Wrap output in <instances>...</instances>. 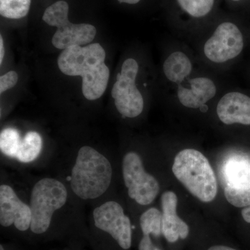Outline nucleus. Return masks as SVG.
I'll return each instance as SVG.
<instances>
[{
	"instance_id": "nucleus-1",
	"label": "nucleus",
	"mask_w": 250,
	"mask_h": 250,
	"mask_svg": "<svg viewBox=\"0 0 250 250\" xmlns=\"http://www.w3.org/2000/svg\"><path fill=\"white\" fill-rule=\"evenodd\" d=\"M106 52L99 43L63 49L58 58L59 68L68 76L82 77V93L88 100L101 98L107 87L109 69L104 63Z\"/></svg>"
},
{
	"instance_id": "nucleus-2",
	"label": "nucleus",
	"mask_w": 250,
	"mask_h": 250,
	"mask_svg": "<svg viewBox=\"0 0 250 250\" xmlns=\"http://www.w3.org/2000/svg\"><path fill=\"white\" fill-rule=\"evenodd\" d=\"M113 169L103 154L90 146L81 147L72 170L70 185L74 193L83 200L102 196L111 183Z\"/></svg>"
},
{
	"instance_id": "nucleus-3",
	"label": "nucleus",
	"mask_w": 250,
	"mask_h": 250,
	"mask_svg": "<svg viewBox=\"0 0 250 250\" xmlns=\"http://www.w3.org/2000/svg\"><path fill=\"white\" fill-rule=\"evenodd\" d=\"M172 172L186 188L200 201H213L218 192V184L209 161L194 149L181 151L174 158Z\"/></svg>"
},
{
	"instance_id": "nucleus-4",
	"label": "nucleus",
	"mask_w": 250,
	"mask_h": 250,
	"mask_svg": "<svg viewBox=\"0 0 250 250\" xmlns=\"http://www.w3.org/2000/svg\"><path fill=\"white\" fill-rule=\"evenodd\" d=\"M67 198V189L62 182L53 178L39 181L31 194V231L36 234L46 232L54 212L65 205Z\"/></svg>"
},
{
	"instance_id": "nucleus-5",
	"label": "nucleus",
	"mask_w": 250,
	"mask_h": 250,
	"mask_svg": "<svg viewBox=\"0 0 250 250\" xmlns=\"http://www.w3.org/2000/svg\"><path fill=\"white\" fill-rule=\"evenodd\" d=\"M68 12L66 1H58L47 7L42 16L44 22L57 28L52 39V44L57 49L87 45L96 35V29L91 24L70 22Z\"/></svg>"
},
{
	"instance_id": "nucleus-6",
	"label": "nucleus",
	"mask_w": 250,
	"mask_h": 250,
	"mask_svg": "<svg viewBox=\"0 0 250 250\" xmlns=\"http://www.w3.org/2000/svg\"><path fill=\"white\" fill-rule=\"evenodd\" d=\"M139 65L134 59L123 62L121 71L112 88V98L118 112L124 117L134 118L141 114L144 108V100L136 85Z\"/></svg>"
},
{
	"instance_id": "nucleus-7",
	"label": "nucleus",
	"mask_w": 250,
	"mask_h": 250,
	"mask_svg": "<svg viewBox=\"0 0 250 250\" xmlns=\"http://www.w3.org/2000/svg\"><path fill=\"white\" fill-rule=\"evenodd\" d=\"M220 174L229 203L238 208L250 206V159L229 156L223 163Z\"/></svg>"
},
{
	"instance_id": "nucleus-8",
	"label": "nucleus",
	"mask_w": 250,
	"mask_h": 250,
	"mask_svg": "<svg viewBox=\"0 0 250 250\" xmlns=\"http://www.w3.org/2000/svg\"><path fill=\"white\" fill-rule=\"evenodd\" d=\"M123 179L128 194L139 205H150L159 192L155 177L145 170L142 160L136 152L125 154L123 161Z\"/></svg>"
},
{
	"instance_id": "nucleus-9",
	"label": "nucleus",
	"mask_w": 250,
	"mask_h": 250,
	"mask_svg": "<svg viewBox=\"0 0 250 250\" xmlns=\"http://www.w3.org/2000/svg\"><path fill=\"white\" fill-rule=\"evenodd\" d=\"M243 47L244 39L239 28L232 22H225L206 41L203 52L207 60L222 64L236 59Z\"/></svg>"
},
{
	"instance_id": "nucleus-10",
	"label": "nucleus",
	"mask_w": 250,
	"mask_h": 250,
	"mask_svg": "<svg viewBox=\"0 0 250 250\" xmlns=\"http://www.w3.org/2000/svg\"><path fill=\"white\" fill-rule=\"evenodd\" d=\"M97 228L111 235L123 250H129L132 242L131 220L118 202L108 201L93 211Z\"/></svg>"
},
{
	"instance_id": "nucleus-11",
	"label": "nucleus",
	"mask_w": 250,
	"mask_h": 250,
	"mask_svg": "<svg viewBox=\"0 0 250 250\" xmlns=\"http://www.w3.org/2000/svg\"><path fill=\"white\" fill-rule=\"evenodd\" d=\"M31 210L30 206L21 201L14 189L10 186L0 187V224L4 228L14 225L21 231L30 229Z\"/></svg>"
},
{
	"instance_id": "nucleus-12",
	"label": "nucleus",
	"mask_w": 250,
	"mask_h": 250,
	"mask_svg": "<svg viewBox=\"0 0 250 250\" xmlns=\"http://www.w3.org/2000/svg\"><path fill=\"white\" fill-rule=\"evenodd\" d=\"M184 83H186L178 85L177 96L179 103L185 107L201 108L216 95V85L208 77H194Z\"/></svg>"
},
{
	"instance_id": "nucleus-13",
	"label": "nucleus",
	"mask_w": 250,
	"mask_h": 250,
	"mask_svg": "<svg viewBox=\"0 0 250 250\" xmlns=\"http://www.w3.org/2000/svg\"><path fill=\"white\" fill-rule=\"evenodd\" d=\"M216 113L225 125H250V98L240 92L225 94L217 104Z\"/></svg>"
},
{
	"instance_id": "nucleus-14",
	"label": "nucleus",
	"mask_w": 250,
	"mask_h": 250,
	"mask_svg": "<svg viewBox=\"0 0 250 250\" xmlns=\"http://www.w3.org/2000/svg\"><path fill=\"white\" fill-rule=\"evenodd\" d=\"M177 195L172 191L164 192L161 196L162 232L170 243H174L179 238L185 239L189 233L187 224L177 215Z\"/></svg>"
},
{
	"instance_id": "nucleus-15",
	"label": "nucleus",
	"mask_w": 250,
	"mask_h": 250,
	"mask_svg": "<svg viewBox=\"0 0 250 250\" xmlns=\"http://www.w3.org/2000/svg\"><path fill=\"white\" fill-rule=\"evenodd\" d=\"M193 69L192 61L182 51H175L166 58L163 65L166 78L171 83L180 85L190 77Z\"/></svg>"
},
{
	"instance_id": "nucleus-16",
	"label": "nucleus",
	"mask_w": 250,
	"mask_h": 250,
	"mask_svg": "<svg viewBox=\"0 0 250 250\" xmlns=\"http://www.w3.org/2000/svg\"><path fill=\"white\" fill-rule=\"evenodd\" d=\"M42 140L36 131H29L22 139L16 158L22 163H30L41 154Z\"/></svg>"
},
{
	"instance_id": "nucleus-17",
	"label": "nucleus",
	"mask_w": 250,
	"mask_h": 250,
	"mask_svg": "<svg viewBox=\"0 0 250 250\" xmlns=\"http://www.w3.org/2000/svg\"><path fill=\"white\" fill-rule=\"evenodd\" d=\"M163 213L156 208H150L143 213L140 225L143 235L159 236L162 232Z\"/></svg>"
},
{
	"instance_id": "nucleus-18",
	"label": "nucleus",
	"mask_w": 250,
	"mask_h": 250,
	"mask_svg": "<svg viewBox=\"0 0 250 250\" xmlns=\"http://www.w3.org/2000/svg\"><path fill=\"white\" fill-rule=\"evenodd\" d=\"M31 0H0V15L9 19L25 17L30 9Z\"/></svg>"
},
{
	"instance_id": "nucleus-19",
	"label": "nucleus",
	"mask_w": 250,
	"mask_h": 250,
	"mask_svg": "<svg viewBox=\"0 0 250 250\" xmlns=\"http://www.w3.org/2000/svg\"><path fill=\"white\" fill-rule=\"evenodd\" d=\"M22 139L17 129L6 128L0 134V149L4 155L16 158Z\"/></svg>"
},
{
	"instance_id": "nucleus-20",
	"label": "nucleus",
	"mask_w": 250,
	"mask_h": 250,
	"mask_svg": "<svg viewBox=\"0 0 250 250\" xmlns=\"http://www.w3.org/2000/svg\"><path fill=\"white\" fill-rule=\"evenodd\" d=\"M177 2L188 14L193 18H200L209 14L215 0H177Z\"/></svg>"
},
{
	"instance_id": "nucleus-21",
	"label": "nucleus",
	"mask_w": 250,
	"mask_h": 250,
	"mask_svg": "<svg viewBox=\"0 0 250 250\" xmlns=\"http://www.w3.org/2000/svg\"><path fill=\"white\" fill-rule=\"evenodd\" d=\"M18 81V75L16 72L10 71L0 77V93L14 88Z\"/></svg>"
},
{
	"instance_id": "nucleus-22",
	"label": "nucleus",
	"mask_w": 250,
	"mask_h": 250,
	"mask_svg": "<svg viewBox=\"0 0 250 250\" xmlns=\"http://www.w3.org/2000/svg\"><path fill=\"white\" fill-rule=\"evenodd\" d=\"M139 250H161L153 244L149 235H143L139 246Z\"/></svg>"
},
{
	"instance_id": "nucleus-23",
	"label": "nucleus",
	"mask_w": 250,
	"mask_h": 250,
	"mask_svg": "<svg viewBox=\"0 0 250 250\" xmlns=\"http://www.w3.org/2000/svg\"><path fill=\"white\" fill-rule=\"evenodd\" d=\"M242 216L247 223H250V206L246 207L242 210Z\"/></svg>"
},
{
	"instance_id": "nucleus-24",
	"label": "nucleus",
	"mask_w": 250,
	"mask_h": 250,
	"mask_svg": "<svg viewBox=\"0 0 250 250\" xmlns=\"http://www.w3.org/2000/svg\"><path fill=\"white\" fill-rule=\"evenodd\" d=\"M4 57V41L2 36H0V64L2 63L3 59Z\"/></svg>"
},
{
	"instance_id": "nucleus-25",
	"label": "nucleus",
	"mask_w": 250,
	"mask_h": 250,
	"mask_svg": "<svg viewBox=\"0 0 250 250\" xmlns=\"http://www.w3.org/2000/svg\"><path fill=\"white\" fill-rule=\"evenodd\" d=\"M208 250H236L228 246H215L211 247Z\"/></svg>"
},
{
	"instance_id": "nucleus-26",
	"label": "nucleus",
	"mask_w": 250,
	"mask_h": 250,
	"mask_svg": "<svg viewBox=\"0 0 250 250\" xmlns=\"http://www.w3.org/2000/svg\"><path fill=\"white\" fill-rule=\"evenodd\" d=\"M119 2L125 3V4H136L139 3L141 0H118Z\"/></svg>"
},
{
	"instance_id": "nucleus-27",
	"label": "nucleus",
	"mask_w": 250,
	"mask_h": 250,
	"mask_svg": "<svg viewBox=\"0 0 250 250\" xmlns=\"http://www.w3.org/2000/svg\"><path fill=\"white\" fill-rule=\"evenodd\" d=\"M0 250H5L4 247L2 246V245H1V246H0Z\"/></svg>"
},
{
	"instance_id": "nucleus-28",
	"label": "nucleus",
	"mask_w": 250,
	"mask_h": 250,
	"mask_svg": "<svg viewBox=\"0 0 250 250\" xmlns=\"http://www.w3.org/2000/svg\"><path fill=\"white\" fill-rule=\"evenodd\" d=\"M232 1H241V0H232Z\"/></svg>"
}]
</instances>
